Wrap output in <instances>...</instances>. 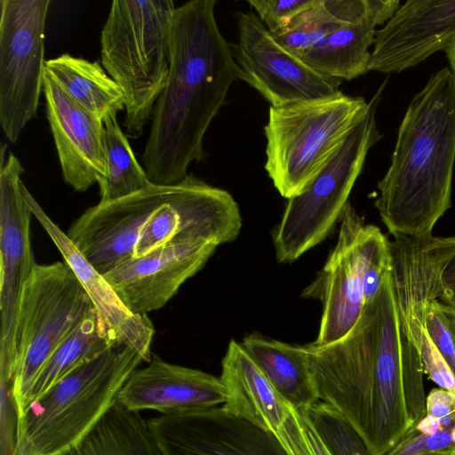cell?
<instances>
[{
  "mask_svg": "<svg viewBox=\"0 0 455 455\" xmlns=\"http://www.w3.org/2000/svg\"><path fill=\"white\" fill-rule=\"evenodd\" d=\"M455 39V0H408L377 30L369 71L399 73Z\"/></svg>",
  "mask_w": 455,
  "mask_h": 455,
  "instance_id": "obj_18",
  "label": "cell"
},
{
  "mask_svg": "<svg viewBox=\"0 0 455 455\" xmlns=\"http://www.w3.org/2000/svg\"><path fill=\"white\" fill-rule=\"evenodd\" d=\"M20 189L33 216L52 240L90 298L105 335L112 343L133 349L142 356L144 362L148 363L152 357L151 343L155 329L148 315L130 312L104 275L86 260L67 234L52 221L22 180Z\"/></svg>",
  "mask_w": 455,
  "mask_h": 455,
  "instance_id": "obj_20",
  "label": "cell"
},
{
  "mask_svg": "<svg viewBox=\"0 0 455 455\" xmlns=\"http://www.w3.org/2000/svg\"><path fill=\"white\" fill-rule=\"evenodd\" d=\"M382 84L330 160L298 195L288 199L273 243L278 262L291 263L326 238L349 202L370 148L381 135L376 110Z\"/></svg>",
  "mask_w": 455,
  "mask_h": 455,
  "instance_id": "obj_7",
  "label": "cell"
},
{
  "mask_svg": "<svg viewBox=\"0 0 455 455\" xmlns=\"http://www.w3.org/2000/svg\"><path fill=\"white\" fill-rule=\"evenodd\" d=\"M241 228V212L233 196L188 174L172 186L148 219L134 256L171 242L206 240L220 245L234 241Z\"/></svg>",
  "mask_w": 455,
  "mask_h": 455,
  "instance_id": "obj_14",
  "label": "cell"
},
{
  "mask_svg": "<svg viewBox=\"0 0 455 455\" xmlns=\"http://www.w3.org/2000/svg\"><path fill=\"white\" fill-rule=\"evenodd\" d=\"M63 455H162L148 425L137 411L117 403L94 428Z\"/></svg>",
  "mask_w": 455,
  "mask_h": 455,
  "instance_id": "obj_26",
  "label": "cell"
},
{
  "mask_svg": "<svg viewBox=\"0 0 455 455\" xmlns=\"http://www.w3.org/2000/svg\"><path fill=\"white\" fill-rule=\"evenodd\" d=\"M227 399L220 377L167 363L152 355L119 390L116 403L128 411L154 410L172 414L222 405Z\"/></svg>",
  "mask_w": 455,
  "mask_h": 455,
  "instance_id": "obj_21",
  "label": "cell"
},
{
  "mask_svg": "<svg viewBox=\"0 0 455 455\" xmlns=\"http://www.w3.org/2000/svg\"><path fill=\"white\" fill-rule=\"evenodd\" d=\"M241 345L278 394L294 409H307L319 401L304 345H291L259 332L244 337Z\"/></svg>",
  "mask_w": 455,
  "mask_h": 455,
  "instance_id": "obj_23",
  "label": "cell"
},
{
  "mask_svg": "<svg viewBox=\"0 0 455 455\" xmlns=\"http://www.w3.org/2000/svg\"><path fill=\"white\" fill-rule=\"evenodd\" d=\"M389 246L392 282L404 331L429 379L455 392V376L432 342L425 321L429 299L442 296L440 274L455 251L454 237H394Z\"/></svg>",
  "mask_w": 455,
  "mask_h": 455,
  "instance_id": "obj_10",
  "label": "cell"
},
{
  "mask_svg": "<svg viewBox=\"0 0 455 455\" xmlns=\"http://www.w3.org/2000/svg\"><path fill=\"white\" fill-rule=\"evenodd\" d=\"M304 347L319 401L347 419L371 455H385L427 414L423 364L403 327L391 270L347 336Z\"/></svg>",
  "mask_w": 455,
  "mask_h": 455,
  "instance_id": "obj_1",
  "label": "cell"
},
{
  "mask_svg": "<svg viewBox=\"0 0 455 455\" xmlns=\"http://www.w3.org/2000/svg\"><path fill=\"white\" fill-rule=\"evenodd\" d=\"M416 430L422 434L432 435L442 429L439 421L435 417L426 414L418 423Z\"/></svg>",
  "mask_w": 455,
  "mask_h": 455,
  "instance_id": "obj_37",
  "label": "cell"
},
{
  "mask_svg": "<svg viewBox=\"0 0 455 455\" xmlns=\"http://www.w3.org/2000/svg\"><path fill=\"white\" fill-rule=\"evenodd\" d=\"M112 345L114 343L103 332L93 309L52 355L32 388L29 404L41 398L70 372L97 357Z\"/></svg>",
  "mask_w": 455,
  "mask_h": 455,
  "instance_id": "obj_27",
  "label": "cell"
},
{
  "mask_svg": "<svg viewBox=\"0 0 455 455\" xmlns=\"http://www.w3.org/2000/svg\"><path fill=\"white\" fill-rule=\"evenodd\" d=\"M341 25L331 15L324 0H316L312 7L299 13L285 30L273 36L289 52L299 57L313 49Z\"/></svg>",
  "mask_w": 455,
  "mask_h": 455,
  "instance_id": "obj_30",
  "label": "cell"
},
{
  "mask_svg": "<svg viewBox=\"0 0 455 455\" xmlns=\"http://www.w3.org/2000/svg\"><path fill=\"white\" fill-rule=\"evenodd\" d=\"M275 435L289 455H331L303 410L291 406Z\"/></svg>",
  "mask_w": 455,
  "mask_h": 455,
  "instance_id": "obj_32",
  "label": "cell"
},
{
  "mask_svg": "<svg viewBox=\"0 0 455 455\" xmlns=\"http://www.w3.org/2000/svg\"><path fill=\"white\" fill-rule=\"evenodd\" d=\"M215 0H191L176 7L170 24L169 71L151 116L142 155L154 185H174L192 162L206 156L204 134L240 79L231 45L215 18Z\"/></svg>",
  "mask_w": 455,
  "mask_h": 455,
  "instance_id": "obj_2",
  "label": "cell"
},
{
  "mask_svg": "<svg viewBox=\"0 0 455 455\" xmlns=\"http://www.w3.org/2000/svg\"><path fill=\"white\" fill-rule=\"evenodd\" d=\"M445 52L447 54V59L451 65V70L455 76V39Z\"/></svg>",
  "mask_w": 455,
  "mask_h": 455,
  "instance_id": "obj_38",
  "label": "cell"
},
{
  "mask_svg": "<svg viewBox=\"0 0 455 455\" xmlns=\"http://www.w3.org/2000/svg\"><path fill=\"white\" fill-rule=\"evenodd\" d=\"M238 37L230 44L240 79L280 107L338 92L342 80L323 76L283 48L252 12L236 14Z\"/></svg>",
  "mask_w": 455,
  "mask_h": 455,
  "instance_id": "obj_13",
  "label": "cell"
},
{
  "mask_svg": "<svg viewBox=\"0 0 455 455\" xmlns=\"http://www.w3.org/2000/svg\"><path fill=\"white\" fill-rule=\"evenodd\" d=\"M455 443L450 431L440 430L432 435L412 430L385 455H423L448 449H454Z\"/></svg>",
  "mask_w": 455,
  "mask_h": 455,
  "instance_id": "obj_34",
  "label": "cell"
},
{
  "mask_svg": "<svg viewBox=\"0 0 455 455\" xmlns=\"http://www.w3.org/2000/svg\"><path fill=\"white\" fill-rule=\"evenodd\" d=\"M427 333L455 376V307L433 297L426 307Z\"/></svg>",
  "mask_w": 455,
  "mask_h": 455,
  "instance_id": "obj_31",
  "label": "cell"
},
{
  "mask_svg": "<svg viewBox=\"0 0 455 455\" xmlns=\"http://www.w3.org/2000/svg\"><path fill=\"white\" fill-rule=\"evenodd\" d=\"M316 0H249L257 16L272 35L285 30L302 12L309 9Z\"/></svg>",
  "mask_w": 455,
  "mask_h": 455,
  "instance_id": "obj_33",
  "label": "cell"
},
{
  "mask_svg": "<svg viewBox=\"0 0 455 455\" xmlns=\"http://www.w3.org/2000/svg\"><path fill=\"white\" fill-rule=\"evenodd\" d=\"M338 241L316 278L302 297L323 305L315 343L325 345L347 336L360 319L364 305L363 275L367 263L387 238L379 228L365 225L348 202L339 218Z\"/></svg>",
  "mask_w": 455,
  "mask_h": 455,
  "instance_id": "obj_11",
  "label": "cell"
},
{
  "mask_svg": "<svg viewBox=\"0 0 455 455\" xmlns=\"http://www.w3.org/2000/svg\"><path fill=\"white\" fill-rule=\"evenodd\" d=\"M43 92L63 180L76 191L84 192L106 174L104 123L68 96L46 72Z\"/></svg>",
  "mask_w": 455,
  "mask_h": 455,
  "instance_id": "obj_19",
  "label": "cell"
},
{
  "mask_svg": "<svg viewBox=\"0 0 455 455\" xmlns=\"http://www.w3.org/2000/svg\"><path fill=\"white\" fill-rule=\"evenodd\" d=\"M162 455H289L275 434L221 406L148 420Z\"/></svg>",
  "mask_w": 455,
  "mask_h": 455,
  "instance_id": "obj_15",
  "label": "cell"
},
{
  "mask_svg": "<svg viewBox=\"0 0 455 455\" xmlns=\"http://www.w3.org/2000/svg\"><path fill=\"white\" fill-rule=\"evenodd\" d=\"M455 162V76L444 68L412 98L375 201L394 237L433 236L451 208Z\"/></svg>",
  "mask_w": 455,
  "mask_h": 455,
  "instance_id": "obj_3",
  "label": "cell"
},
{
  "mask_svg": "<svg viewBox=\"0 0 455 455\" xmlns=\"http://www.w3.org/2000/svg\"><path fill=\"white\" fill-rule=\"evenodd\" d=\"M218 246L206 240L171 242L132 257L104 277L130 312L148 315L163 307Z\"/></svg>",
  "mask_w": 455,
  "mask_h": 455,
  "instance_id": "obj_17",
  "label": "cell"
},
{
  "mask_svg": "<svg viewBox=\"0 0 455 455\" xmlns=\"http://www.w3.org/2000/svg\"><path fill=\"white\" fill-rule=\"evenodd\" d=\"M442 300V299H441ZM451 306H453L455 307V299H446V300H443Z\"/></svg>",
  "mask_w": 455,
  "mask_h": 455,
  "instance_id": "obj_40",
  "label": "cell"
},
{
  "mask_svg": "<svg viewBox=\"0 0 455 455\" xmlns=\"http://www.w3.org/2000/svg\"><path fill=\"white\" fill-rule=\"evenodd\" d=\"M144 360L114 344L32 402L18 419L15 455H63L77 445L116 403Z\"/></svg>",
  "mask_w": 455,
  "mask_h": 455,
  "instance_id": "obj_4",
  "label": "cell"
},
{
  "mask_svg": "<svg viewBox=\"0 0 455 455\" xmlns=\"http://www.w3.org/2000/svg\"><path fill=\"white\" fill-rule=\"evenodd\" d=\"M220 378L227 393L221 407L227 412L277 433L290 413L291 405L235 339L228 343Z\"/></svg>",
  "mask_w": 455,
  "mask_h": 455,
  "instance_id": "obj_22",
  "label": "cell"
},
{
  "mask_svg": "<svg viewBox=\"0 0 455 455\" xmlns=\"http://www.w3.org/2000/svg\"><path fill=\"white\" fill-rule=\"evenodd\" d=\"M0 165V378L12 383L19 307L36 263L29 229L33 214L20 189L24 168L12 153Z\"/></svg>",
  "mask_w": 455,
  "mask_h": 455,
  "instance_id": "obj_12",
  "label": "cell"
},
{
  "mask_svg": "<svg viewBox=\"0 0 455 455\" xmlns=\"http://www.w3.org/2000/svg\"><path fill=\"white\" fill-rule=\"evenodd\" d=\"M172 0H114L100 32V63L124 94V125L138 137L151 120L168 71Z\"/></svg>",
  "mask_w": 455,
  "mask_h": 455,
  "instance_id": "obj_5",
  "label": "cell"
},
{
  "mask_svg": "<svg viewBox=\"0 0 455 455\" xmlns=\"http://www.w3.org/2000/svg\"><path fill=\"white\" fill-rule=\"evenodd\" d=\"M423 455H455V448L438 451H433V452L426 453Z\"/></svg>",
  "mask_w": 455,
  "mask_h": 455,
  "instance_id": "obj_39",
  "label": "cell"
},
{
  "mask_svg": "<svg viewBox=\"0 0 455 455\" xmlns=\"http://www.w3.org/2000/svg\"><path fill=\"white\" fill-rule=\"evenodd\" d=\"M381 24L376 19L343 24L298 58L323 76L342 81L356 78L369 71V49L374 43L376 27Z\"/></svg>",
  "mask_w": 455,
  "mask_h": 455,
  "instance_id": "obj_25",
  "label": "cell"
},
{
  "mask_svg": "<svg viewBox=\"0 0 455 455\" xmlns=\"http://www.w3.org/2000/svg\"><path fill=\"white\" fill-rule=\"evenodd\" d=\"M367 106L363 97L339 91L269 108L264 168L283 197L298 195L312 181Z\"/></svg>",
  "mask_w": 455,
  "mask_h": 455,
  "instance_id": "obj_6",
  "label": "cell"
},
{
  "mask_svg": "<svg viewBox=\"0 0 455 455\" xmlns=\"http://www.w3.org/2000/svg\"><path fill=\"white\" fill-rule=\"evenodd\" d=\"M426 410L439 421L442 430L451 432L455 428V392L432 389L427 395Z\"/></svg>",
  "mask_w": 455,
  "mask_h": 455,
  "instance_id": "obj_35",
  "label": "cell"
},
{
  "mask_svg": "<svg viewBox=\"0 0 455 455\" xmlns=\"http://www.w3.org/2000/svg\"><path fill=\"white\" fill-rule=\"evenodd\" d=\"M50 0H1L0 125L11 143L37 115Z\"/></svg>",
  "mask_w": 455,
  "mask_h": 455,
  "instance_id": "obj_9",
  "label": "cell"
},
{
  "mask_svg": "<svg viewBox=\"0 0 455 455\" xmlns=\"http://www.w3.org/2000/svg\"><path fill=\"white\" fill-rule=\"evenodd\" d=\"M105 125L106 174L98 183L100 203L112 202L144 190L153 184L135 157L116 117Z\"/></svg>",
  "mask_w": 455,
  "mask_h": 455,
  "instance_id": "obj_28",
  "label": "cell"
},
{
  "mask_svg": "<svg viewBox=\"0 0 455 455\" xmlns=\"http://www.w3.org/2000/svg\"><path fill=\"white\" fill-rule=\"evenodd\" d=\"M45 72L66 93L106 123L124 109V94L99 61L63 53L45 61Z\"/></svg>",
  "mask_w": 455,
  "mask_h": 455,
  "instance_id": "obj_24",
  "label": "cell"
},
{
  "mask_svg": "<svg viewBox=\"0 0 455 455\" xmlns=\"http://www.w3.org/2000/svg\"><path fill=\"white\" fill-rule=\"evenodd\" d=\"M451 435L452 440L455 443V428L451 431Z\"/></svg>",
  "mask_w": 455,
  "mask_h": 455,
  "instance_id": "obj_41",
  "label": "cell"
},
{
  "mask_svg": "<svg viewBox=\"0 0 455 455\" xmlns=\"http://www.w3.org/2000/svg\"><path fill=\"white\" fill-rule=\"evenodd\" d=\"M93 309L65 261L36 265L24 286L16 323L12 396L18 419L52 355Z\"/></svg>",
  "mask_w": 455,
  "mask_h": 455,
  "instance_id": "obj_8",
  "label": "cell"
},
{
  "mask_svg": "<svg viewBox=\"0 0 455 455\" xmlns=\"http://www.w3.org/2000/svg\"><path fill=\"white\" fill-rule=\"evenodd\" d=\"M303 411L331 455H371L359 433L331 405L317 401Z\"/></svg>",
  "mask_w": 455,
  "mask_h": 455,
  "instance_id": "obj_29",
  "label": "cell"
},
{
  "mask_svg": "<svg viewBox=\"0 0 455 455\" xmlns=\"http://www.w3.org/2000/svg\"><path fill=\"white\" fill-rule=\"evenodd\" d=\"M172 186L152 185L126 197L87 209L66 233L102 275L134 257L142 228Z\"/></svg>",
  "mask_w": 455,
  "mask_h": 455,
  "instance_id": "obj_16",
  "label": "cell"
},
{
  "mask_svg": "<svg viewBox=\"0 0 455 455\" xmlns=\"http://www.w3.org/2000/svg\"><path fill=\"white\" fill-rule=\"evenodd\" d=\"M455 240V235L453 236ZM442 296L440 299H455V251L448 259L440 274Z\"/></svg>",
  "mask_w": 455,
  "mask_h": 455,
  "instance_id": "obj_36",
  "label": "cell"
}]
</instances>
